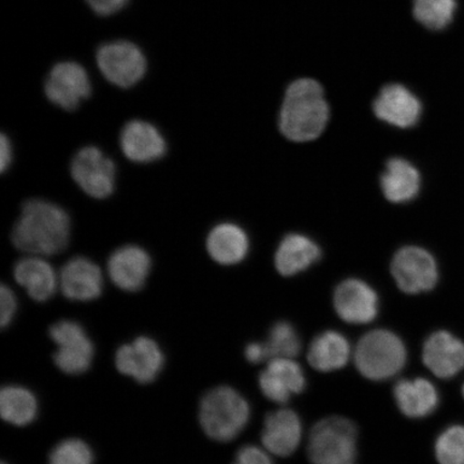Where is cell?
<instances>
[{
  "mask_svg": "<svg viewBox=\"0 0 464 464\" xmlns=\"http://www.w3.org/2000/svg\"><path fill=\"white\" fill-rule=\"evenodd\" d=\"M246 357L249 362L260 363L269 361L268 350H266V343H249L246 348Z\"/></svg>",
  "mask_w": 464,
  "mask_h": 464,
  "instance_id": "cell-34",
  "label": "cell"
},
{
  "mask_svg": "<svg viewBox=\"0 0 464 464\" xmlns=\"http://www.w3.org/2000/svg\"><path fill=\"white\" fill-rule=\"evenodd\" d=\"M422 358L434 375L451 379L464 368V343L449 332L434 333L423 345Z\"/></svg>",
  "mask_w": 464,
  "mask_h": 464,
  "instance_id": "cell-18",
  "label": "cell"
},
{
  "mask_svg": "<svg viewBox=\"0 0 464 464\" xmlns=\"http://www.w3.org/2000/svg\"><path fill=\"white\" fill-rule=\"evenodd\" d=\"M463 397H464V385H463Z\"/></svg>",
  "mask_w": 464,
  "mask_h": 464,
  "instance_id": "cell-36",
  "label": "cell"
},
{
  "mask_svg": "<svg viewBox=\"0 0 464 464\" xmlns=\"http://www.w3.org/2000/svg\"><path fill=\"white\" fill-rule=\"evenodd\" d=\"M393 394L399 410L411 419L429 416L439 405L438 391L425 379L400 381Z\"/></svg>",
  "mask_w": 464,
  "mask_h": 464,
  "instance_id": "cell-22",
  "label": "cell"
},
{
  "mask_svg": "<svg viewBox=\"0 0 464 464\" xmlns=\"http://www.w3.org/2000/svg\"><path fill=\"white\" fill-rule=\"evenodd\" d=\"M392 275L405 294L430 292L439 281L437 261L425 248L405 246L394 255Z\"/></svg>",
  "mask_w": 464,
  "mask_h": 464,
  "instance_id": "cell-9",
  "label": "cell"
},
{
  "mask_svg": "<svg viewBox=\"0 0 464 464\" xmlns=\"http://www.w3.org/2000/svg\"><path fill=\"white\" fill-rule=\"evenodd\" d=\"M206 246L210 257L218 264L232 266L247 256L249 240L239 225L220 223L208 232Z\"/></svg>",
  "mask_w": 464,
  "mask_h": 464,
  "instance_id": "cell-21",
  "label": "cell"
},
{
  "mask_svg": "<svg viewBox=\"0 0 464 464\" xmlns=\"http://www.w3.org/2000/svg\"><path fill=\"white\" fill-rule=\"evenodd\" d=\"M269 359L289 358L299 355L301 340L292 324L278 322L271 328L268 341L266 342Z\"/></svg>",
  "mask_w": 464,
  "mask_h": 464,
  "instance_id": "cell-28",
  "label": "cell"
},
{
  "mask_svg": "<svg viewBox=\"0 0 464 464\" xmlns=\"http://www.w3.org/2000/svg\"><path fill=\"white\" fill-rule=\"evenodd\" d=\"M321 248L304 235L292 234L284 237L276 254V266L284 276H293L309 269L321 258Z\"/></svg>",
  "mask_w": 464,
  "mask_h": 464,
  "instance_id": "cell-24",
  "label": "cell"
},
{
  "mask_svg": "<svg viewBox=\"0 0 464 464\" xmlns=\"http://www.w3.org/2000/svg\"><path fill=\"white\" fill-rule=\"evenodd\" d=\"M350 357V343L343 334L336 332L318 334L307 353L312 367L322 372H332L343 368Z\"/></svg>",
  "mask_w": 464,
  "mask_h": 464,
  "instance_id": "cell-25",
  "label": "cell"
},
{
  "mask_svg": "<svg viewBox=\"0 0 464 464\" xmlns=\"http://www.w3.org/2000/svg\"><path fill=\"white\" fill-rule=\"evenodd\" d=\"M71 173L73 181L92 198H108L114 191V161L95 145H86L73 155Z\"/></svg>",
  "mask_w": 464,
  "mask_h": 464,
  "instance_id": "cell-8",
  "label": "cell"
},
{
  "mask_svg": "<svg viewBox=\"0 0 464 464\" xmlns=\"http://www.w3.org/2000/svg\"><path fill=\"white\" fill-rule=\"evenodd\" d=\"M251 409L235 388L218 386L208 392L199 405V422L208 438L230 442L246 427Z\"/></svg>",
  "mask_w": 464,
  "mask_h": 464,
  "instance_id": "cell-3",
  "label": "cell"
},
{
  "mask_svg": "<svg viewBox=\"0 0 464 464\" xmlns=\"http://www.w3.org/2000/svg\"><path fill=\"white\" fill-rule=\"evenodd\" d=\"M421 102L413 92L401 84L382 87L373 103L377 119L399 129H411L419 123Z\"/></svg>",
  "mask_w": 464,
  "mask_h": 464,
  "instance_id": "cell-16",
  "label": "cell"
},
{
  "mask_svg": "<svg viewBox=\"0 0 464 464\" xmlns=\"http://www.w3.org/2000/svg\"><path fill=\"white\" fill-rule=\"evenodd\" d=\"M60 288L69 300L87 303L101 297L103 275L101 266L90 258L75 256L62 266Z\"/></svg>",
  "mask_w": 464,
  "mask_h": 464,
  "instance_id": "cell-15",
  "label": "cell"
},
{
  "mask_svg": "<svg viewBox=\"0 0 464 464\" xmlns=\"http://www.w3.org/2000/svg\"><path fill=\"white\" fill-rule=\"evenodd\" d=\"M403 341L388 330H373L359 341L355 351L356 367L364 377L372 381L392 379L406 362Z\"/></svg>",
  "mask_w": 464,
  "mask_h": 464,
  "instance_id": "cell-4",
  "label": "cell"
},
{
  "mask_svg": "<svg viewBox=\"0 0 464 464\" xmlns=\"http://www.w3.org/2000/svg\"><path fill=\"white\" fill-rule=\"evenodd\" d=\"M14 150L10 138L2 133L0 136V170L5 172L13 161Z\"/></svg>",
  "mask_w": 464,
  "mask_h": 464,
  "instance_id": "cell-35",
  "label": "cell"
},
{
  "mask_svg": "<svg viewBox=\"0 0 464 464\" xmlns=\"http://www.w3.org/2000/svg\"><path fill=\"white\" fill-rule=\"evenodd\" d=\"M17 310V300L15 294L5 284L0 288V324L2 328H7L13 323Z\"/></svg>",
  "mask_w": 464,
  "mask_h": 464,
  "instance_id": "cell-31",
  "label": "cell"
},
{
  "mask_svg": "<svg viewBox=\"0 0 464 464\" xmlns=\"http://www.w3.org/2000/svg\"><path fill=\"white\" fill-rule=\"evenodd\" d=\"M121 152L133 162L147 164L164 158L168 144L159 127L144 120H130L120 133Z\"/></svg>",
  "mask_w": 464,
  "mask_h": 464,
  "instance_id": "cell-13",
  "label": "cell"
},
{
  "mask_svg": "<svg viewBox=\"0 0 464 464\" xmlns=\"http://www.w3.org/2000/svg\"><path fill=\"white\" fill-rule=\"evenodd\" d=\"M357 428L344 417L318 421L310 434L307 452L313 464H357Z\"/></svg>",
  "mask_w": 464,
  "mask_h": 464,
  "instance_id": "cell-5",
  "label": "cell"
},
{
  "mask_svg": "<svg viewBox=\"0 0 464 464\" xmlns=\"http://www.w3.org/2000/svg\"><path fill=\"white\" fill-rule=\"evenodd\" d=\"M115 365L120 373L140 384H150L164 369L165 355L158 342L149 336H139L116 351Z\"/></svg>",
  "mask_w": 464,
  "mask_h": 464,
  "instance_id": "cell-11",
  "label": "cell"
},
{
  "mask_svg": "<svg viewBox=\"0 0 464 464\" xmlns=\"http://www.w3.org/2000/svg\"><path fill=\"white\" fill-rule=\"evenodd\" d=\"M259 386L264 396L276 403H286L293 394L305 388L303 368L289 358L271 359L268 367L259 376Z\"/></svg>",
  "mask_w": 464,
  "mask_h": 464,
  "instance_id": "cell-17",
  "label": "cell"
},
{
  "mask_svg": "<svg viewBox=\"0 0 464 464\" xmlns=\"http://www.w3.org/2000/svg\"><path fill=\"white\" fill-rule=\"evenodd\" d=\"M2 464H8V463L3 462Z\"/></svg>",
  "mask_w": 464,
  "mask_h": 464,
  "instance_id": "cell-37",
  "label": "cell"
},
{
  "mask_svg": "<svg viewBox=\"0 0 464 464\" xmlns=\"http://www.w3.org/2000/svg\"><path fill=\"white\" fill-rule=\"evenodd\" d=\"M152 258L137 245H126L114 249L107 263L110 280L127 293H136L147 284Z\"/></svg>",
  "mask_w": 464,
  "mask_h": 464,
  "instance_id": "cell-12",
  "label": "cell"
},
{
  "mask_svg": "<svg viewBox=\"0 0 464 464\" xmlns=\"http://www.w3.org/2000/svg\"><path fill=\"white\" fill-rule=\"evenodd\" d=\"M96 62L103 77L121 89L140 82L148 69L141 49L125 40L102 44L97 50Z\"/></svg>",
  "mask_w": 464,
  "mask_h": 464,
  "instance_id": "cell-7",
  "label": "cell"
},
{
  "mask_svg": "<svg viewBox=\"0 0 464 464\" xmlns=\"http://www.w3.org/2000/svg\"><path fill=\"white\" fill-rule=\"evenodd\" d=\"M94 451L80 439H67L54 446L49 455V464H94Z\"/></svg>",
  "mask_w": 464,
  "mask_h": 464,
  "instance_id": "cell-30",
  "label": "cell"
},
{
  "mask_svg": "<svg viewBox=\"0 0 464 464\" xmlns=\"http://www.w3.org/2000/svg\"><path fill=\"white\" fill-rule=\"evenodd\" d=\"M14 277L26 290L29 297L37 303H45L56 293L60 280L49 261L32 255L17 260L14 266Z\"/></svg>",
  "mask_w": 464,
  "mask_h": 464,
  "instance_id": "cell-19",
  "label": "cell"
},
{
  "mask_svg": "<svg viewBox=\"0 0 464 464\" xmlns=\"http://www.w3.org/2000/svg\"><path fill=\"white\" fill-rule=\"evenodd\" d=\"M329 113L323 86L313 79H299L288 86L278 126L289 140L312 141L326 129Z\"/></svg>",
  "mask_w": 464,
  "mask_h": 464,
  "instance_id": "cell-2",
  "label": "cell"
},
{
  "mask_svg": "<svg viewBox=\"0 0 464 464\" xmlns=\"http://www.w3.org/2000/svg\"><path fill=\"white\" fill-rule=\"evenodd\" d=\"M49 334L57 346L53 359L58 370L68 375H79L91 368L95 347L79 323L63 319L52 324Z\"/></svg>",
  "mask_w": 464,
  "mask_h": 464,
  "instance_id": "cell-6",
  "label": "cell"
},
{
  "mask_svg": "<svg viewBox=\"0 0 464 464\" xmlns=\"http://www.w3.org/2000/svg\"><path fill=\"white\" fill-rule=\"evenodd\" d=\"M420 171L410 161L399 158L387 161L381 187L388 200L393 203L413 200L420 193Z\"/></svg>",
  "mask_w": 464,
  "mask_h": 464,
  "instance_id": "cell-23",
  "label": "cell"
},
{
  "mask_svg": "<svg viewBox=\"0 0 464 464\" xmlns=\"http://www.w3.org/2000/svg\"><path fill=\"white\" fill-rule=\"evenodd\" d=\"M456 0H414V15L423 26L440 31L454 17Z\"/></svg>",
  "mask_w": 464,
  "mask_h": 464,
  "instance_id": "cell-27",
  "label": "cell"
},
{
  "mask_svg": "<svg viewBox=\"0 0 464 464\" xmlns=\"http://www.w3.org/2000/svg\"><path fill=\"white\" fill-rule=\"evenodd\" d=\"M232 464H274L270 457L256 446H245L237 451Z\"/></svg>",
  "mask_w": 464,
  "mask_h": 464,
  "instance_id": "cell-32",
  "label": "cell"
},
{
  "mask_svg": "<svg viewBox=\"0 0 464 464\" xmlns=\"http://www.w3.org/2000/svg\"><path fill=\"white\" fill-rule=\"evenodd\" d=\"M44 94L55 106L73 111L92 94L90 75L77 62L57 63L46 75Z\"/></svg>",
  "mask_w": 464,
  "mask_h": 464,
  "instance_id": "cell-10",
  "label": "cell"
},
{
  "mask_svg": "<svg viewBox=\"0 0 464 464\" xmlns=\"http://www.w3.org/2000/svg\"><path fill=\"white\" fill-rule=\"evenodd\" d=\"M38 400L34 393L25 387L5 386L0 392V414L11 425L25 427L38 415Z\"/></svg>",
  "mask_w": 464,
  "mask_h": 464,
  "instance_id": "cell-26",
  "label": "cell"
},
{
  "mask_svg": "<svg viewBox=\"0 0 464 464\" xmlns=\"http://www.w3.org/2000/svg\"><path fill=\"white\" fill-rule=\"evenodd\" d=\"M86 3L98 15L109 16L123 9L129 0H86Z\"/></svg>",
  "mask_w": 464,
  "mask_h": 464,
  "instance_id": "cell-33",
  "label": "cell"
},
{
  "mask_svg": "<svg viewBox=\"0 0 464 464\" xmlns=\"http://www.w3.org/2000/svg\"><path fill=\"white\" fill-rule=\"evenodd\" d=\"M440 464H464V426H452L440 434L435 442Z\"/></svg>",
  "mask_w": 464,
  "mask_h": 464,
  "instance_id": "cell-29",
  "label": "cell"
},
{
  "mask_svg": "<svg viewBox=\"0 0 464 464\" xmlns=\"http://www.w3.org/2000/svg\"><path fill=\"white\" fill-rule=\"evenodd\" d=\"M303 425L293 410H280L266 417L261 440L272 454L287 457L298 449Z\"/></svg>",
  "mask_w": 464,
  "mask_h": 464,
  "instance_id": "cell-20",
  "label": "cell"
},
{
  "mask_svg": "<svg viewBox=\"0 0 464 464\" xmlns=\"http://www.w3.org/2000/svg\"><path fill=\"white\" fill-rule=\"evenodd\" d=\"M334 304L338 315L350 324H369L379 314V295L358 278H348L336 287Z\"/></svg>",
  "mask_w": 464,
  "mask_h": 464,
  "instance_id": "cell-14",
  "label": "cell"
},
{
  "mask_svg": "<svg viewBox=\"0 0 464 464\" xmlns=\"http://www.w3.org/2000/svg\"><path fill=\"white\" fill-rule=\"evenodd\" d=\"M72 220L56 203L31 198L22 203L11 230V242L21 252L53 256L65 251L71 240Z\"/></svg>",
  "mask_w": 464,
  "mask_h": 464,
  "instance_id": "cell-1",
  "label": "cell"
}]
</instances>
